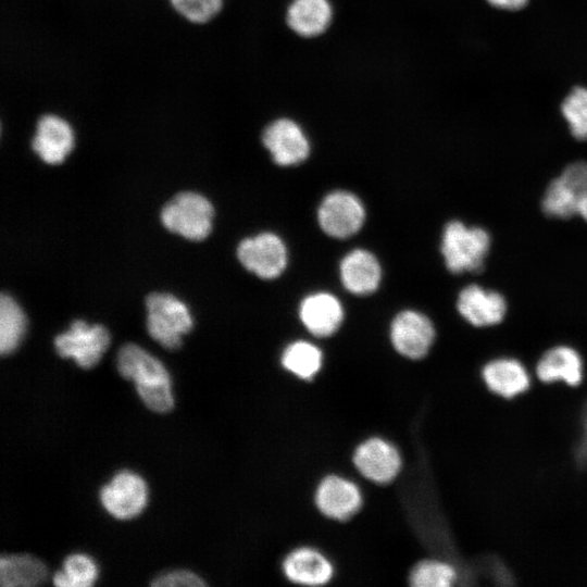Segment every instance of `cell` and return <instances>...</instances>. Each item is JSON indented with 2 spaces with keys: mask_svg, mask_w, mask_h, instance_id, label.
Wrapping results in <instances>:
<instances>
[{
  "mask_svg": "<svg viewBox=\"0 0 587 587\" xmlns=\"http://www.w3.org/2000/svg\"><path fill=\"white\" fill-rule=\"evenodd\" d=\"M544 212L552 217L567 218L575 214L587 221V163L570 164L553 179L542 199Z\"/></svg>",
  "mask_w": 587,
  "mask_h": 587,
  "instance_id": "cell-5",
  "label": "cell"
},
{
  "mask_svg": "<svg viewBox=\"0 0 587 587\" xmlns=\"http://www.w3.org/2000/svg\"><path fill=\"white\" fill-rule=\"evenodd\" d=\"M284 572L288 579L303 585H323L333 574L328 560L311 548L292 551L284 561Z\"/></svg>",
  "mask_w": 587,
  "mask_h": 587,
  "instance_id": "cell-21",
  "label": "cell"
},
{
  "mask_svg": "<svg viewBox=\"0 0 587 587\" xmlns=\"http://www.w3.org/2000/svg\"><path fill=\"white\" fill-rule=\"evenodd\" d=\"M491 5L502 10H519L522 9L528 0H487Z\"/></svg>",
  "mask_w": 587,
  "mask_h": 587,
  "instance_id": "cell-30",
  "label": "cell"
},
{
  "mask_svg": "<svg viewBox=\"0 0 587 587\" xmlns=\"http://www.w3.org/2000/svg\"><path fill=\"white\" fill-rule=\"evenodd\" d=\"M365 220V210L360 199L345 190L327 195L317 210L322 230L334 238H347L360 230Z\"/></svg>",
  "mask_w": 587,
  "mask_h": 587,
  "instance_id": "cell-7",
  "label": "cell"
},
{
  "mask_svg": "<svg viewBox=\"0 0 587 587\" xmlns=\"http://www.w3.org/2000/svg\"><path fill=\"white\" fill-rule=\"evenodd\" d=\"M390 338L400 354L410 359H421L433 345L435 329L427 316L413 310H405L394 319Z\"/></svg>",
  "mask_w": 587,
  "mask_h": 587,
  "instance_id": "cell-11",
  "label": "cell"
},
{
  "mask_svg": "<svg viewBox=\"0 0 587 587\" xmlns=\"http://www.w3.org/2000/svg\"><path fill=\"white\" fill-rule=\"evenodd\" d=\"M151 585L154 587H202L205 586V583L190 571L178 570L167 572L155 577Z\"/></svg>",
  "mask_w": 587,
  "mask_h": 587,
  "instance_id": "cell-29",
  "label": "cell"
},
{
  "mask_svg": "<svg viewBox=\"0 0 587 587\" xmlns=\"http://www.w3.org/2000/svg\"><path fill=\"white\" fill-rule=\"evenodd\" d=\"M382 278L380 265L374 254L355 249L345 255L340 263V279L345 288L354 295L374 292Z\"/></svg>",
  "mask_w": 587,
  "mask_h": 587,
  "instance_id": "cell-18",
  "label": "cell"
},
{
  "mask_svg": "<svg viewBox=\"0 0 587 587\" xmlns=\"http://www.w3.org/2000/svg\"><path fill=\"white\" fill-rule=\"evenodd\" d=\"M120 374L135 383L143 403L152 411L164 413L173 408L170 375L152 354L135 344L124 345L116 359Z\"/></svg>",
  "mask_w": 587,
  "mask_h": 587,
  "instance_id": "cell-1",
  "label": "cell"
},
{
  "mask_svg": "<svg viewBox=\"0 0 587 587\" xmlns=\"http://www.w3.org/2000/svg\"><path fill=\"white\" fill-rule=\"evenodd\" d=\"M145 480L134 472L121 471L100 490L103 508L118 520L137 516L147 504Z\"/></svg>",
  "mask_w": 587,
  "mask_h": 587,
  "instance_id": "cell-10",
  "label": "cell"
},
{
  "mask_svg": "<svg viewBox=\"0 0 587 587\" xmlns=\"http://www.w3.org/2000/svg\"><path fill=\"white\" fill-rule=\"evenodd\" d=\"M32 147L43 162L62 163L74 147L73 128L63 117L45 114L37 122Z\"/></svg>",
  "mask_w": 587,
  "mask_h": 587,
  "instance_id": "cell-12",
  "label": "cell"
},
{
  "mask_svg": "<svg viewBox=\"0 0 587 587\" xmlns=\"http://www.w3.org/2000/svg\"><path fill=\"white\" fill-rule=\"evenodd\" d=\"M561 112L572 135L587 140V88H574L563 100Z\"/></svg>",
  "mask_w": 587,
  "mask_h": 587,
  "instance_id": "cell-26",
  "label": "cell"
},
{
  "mask_svg": "<svg viewBox=\"0 0 587 587\" xmlns=\"http://www.w3.org/2000/svg\"><path fill=\"white\" fill-rule=\"evenodd\" d=\"M482 375L486 386L503 398H513L529 387L526 369L513 359L502 358L487 363Z\"/></svg>",
  "mask_w": 587,
  "mask_h": 587,
  "instance_id": "cell-20",
  "label": "cell"
},
{
  "mask_svg": "<svg viewBox=\"0 0 587 587\" xmlns=\"http://www.w3.org/2000/svg\"><path fill=\"white\" fill-rule=\"evenodd\" d=\"M213 215V207L204 196L184 191L175 195L163 207L160 217L168 230L199 241L210 234Z\"/></svg>",
  "mask_w": 587,
  "mask_h": 587,
  "instance_id": "cell-4",
  "label": "cell"
},
{
  "mask_svg": "<svg viewBox=\"0 0 587 587\" xmlns=\"http://www.w3.org/2000/svg\"><path fill=\"white\" fill-rule=\"evenodd\" d=\"M170 2L184 18L197 24L214 18L224 5V0H170Z\"/></svg>",
  "mask_w": 587,
  "mask_h": 587,
  "instance_id": "cell-28",
  "label": "cell"
},
{
  "mask_svg": "<svg viewBox=\"0 0 587 587\" xmlns=\"http://www.w3.org/2000/svg\"><path fill=\"white\" fill-rule=\"evenodd\" d=\"M47 569L29 554L2 555L0 559V584L2 587H29L43 583Z\"/></svg>",
  "mask_w": 587,
  "mask_h": 587,
  "instance_id": "cell-22",
  "label": "cell"
},
{
  "mask_svg": "<svg viewBox=\"0 0 587 587\" xmlns=\"http://www.w3.org/2000/svg\"><path fill=\"white\" fill-rule=\"evenodd\" d=\"M26 329V317L15 300L2 294L0 298V352L12 353L21 342Z\"/></svg>",
  "mask_w": 587,
  "mask_h": 587,
  "instance_id": "cell-23",
  "label": "cell"
},
{
  "mask_svg": "<svg viewBox=\"0 0 587 587\" xmlns=\"http://www.w3.org/2000/svg\"><path fill=\"white\" fill-rule=\"evenodd\" d=\"M490 246L487 232L467 227L462 222H449L442 233L441 253L452 273L479 272Z\"/></svg>",
  "mask_w": 587,
  "mask_h": 587,
  "instance_id": "cell-2",
  "label": "cell"
},
{
  "mask_svg": "<svg viewBox=\"0 0 587 587\" xmlns=\"http://www.w3.org/2000/svg\"><path fill=\"white\" fill-rule=\"evenodd\" d=\"M315 501L324 515L342 521L360 509L362 499L359 488L352 482L332 475L321 482Z\"/></svg>",
  "mask_w": 587,
  "mask_h": 587,
  "instance_id": "cell-15",
  "label": "cell"
},
{
  "mask_svg": "<svg viewBox=\"0 0 587 587\" xmlns=\"http://www.w3.org/2000/svg\"><path fill=\"white\" fill-rule=\"evenodd\" d=\"M334 17L329 0H291L286 11V24L289 29L302 38H315L323 35Z\"/></svg>",
  "mask_w": 587,
  "mask_h": 587,
  "instance_id": "cell-16",
  "label": "cell"
},
{
  "mask_svg": "<svg viewBox=\"0 0 587 587\" xmlns=\"http://www.w3.org/2000/svg\"><path fill=\"white\" fill-rule=\"evenodd\" d=\"M457 309L472 325L489 326L503 320L507 303L500 294L470 285L459 294Z\"/></svg>",
  "mask_w": 587,
  "mask_h": 587,
  "instance_id": "cell-14",
  "label": "cell"
},
{
  "mask_svg": "<svg viewBox=\"0 0 587 587\" xmlns=\"http://www.w3.org/2000/svg\"><path fill=\"white\" fill-rule=\"evenodd\" d=\"M536 373L545 383L563 382L576 386L583 378V361L573 348L554 347L541 357Z\"/></svg>",
  "mask_w": 587,
  "mask_h": 587,
  "instance_id": "cell-19",
  "label": "cell"
},
{
  "mask_svg": "<svg viewBox=\"0 0 587 587\" xmlns=\"http://www.w3.org/2000/svg\"><path fill=\"white\" fill-rule=\"evenodd\" d=\"M146 308L150 336L164 348H178L183 335L192 328L186 304L171 294L152 292L146 299Z\"/></svg>",
  "mask_w": 587,
  "mask_h": 587,
  "instance_id": "cell-3",
  "label": "cell"
},
{
  "mask_svg": "<svg viewBox=\"0 0 587 587\" xmlns=\"http://www.w3.org/2000/svg\"><path fill=\"white\" fill-rule=\"evenodd\" d=\"M299 316L311 334L326 337L339 328L344 311L336 297L327 292H316L302 300Z\"/></svg>",
  "mask_w": 587,
  "mask_h": 587,
  "instance_id": "cell-17",
  "label": "cell"
},
{
  "mask_svg": "<svg viewBox=\"0 0 587 587\" xmlns=\"http://www.w3.org/2000/svg\"><path fill=\"white\" fill-rule=\"evenodd\" d=\"M262 142L280 166L297 165L310 154V141L302 127L288 117L276 118L262 133Z\"/></svg>",
  "mask_w": 587,
  "mask_h": 587,
  "instance_id": "cell-9",
  "label": "cell"
},
{
  "mask_svg": "<svg viewBox=\"0 0 587 587\" xmlns=\"http://www.w3.org/2000/svg\"><path fill=\"white\" fill-rule=\"evenodd\" d=\"M454 579V569L441 561H423L410 575V583L415 587H448Z\"/></svg>",
  "mask_w": 587,
  "mask_h": 587,
  "instance_id": "cell-27",
  "label": "cell"
},
{
  "mask_svg": "<svg viewBox=\"0 0 587 587\" xmlns=\"http://www.w3.org/2000/svg\"><path fill=\"white\" fill-rule=\"evenodd\" d=\"M110 345V334L102 325L72 322L68 330L58 335L54 347L62 358H73L83 369L95 366Z\"/></svg>",
  "mask_w": 587,
  "mask_h": 587,
  "instance_id": "cell-6",
  "label": "cell"
},
{
  "mask_svg": "<svg viewBox=\"0 0 587 587\" xmlns=\"http://www.w3.org/2000/svg\"><path fill=\"white\" fill-rule=\"evenodd\" d=\"M97 566L86 554H70L63 563V570L53 576L59 587H90L97 579Z\"/></svg>",
  "mask_w": 587,
  "mask_h": 587,
  "instance_id": "cell-25",
  "label": "cell"
},
{
  "mask_svg": "<svg viewBox=\"0 0 587 587\" xmlns=\"http://www.w3.org/2000/svg\"><path fill=\"white\" fill-rule=\"evenodd\" d=\"M353 461L364 477L378 484L391 482L401 467V459L396 448L379 438H372L360 445Z\"/></svg>",
  "mask_w": 587,
  "mask_h": 587,
  "instance_id": "cell-13",
  "label": "cell"
},
{
  "mask_svg": "<svg viewBox=\"0 0 587 587\" xmlns=\"http://www.w3.org/2000/svg\"><path fill=\"white\" fill-rule=\"evenodd\" d=\"M237 258L246 270L263 279L278 277L287 265L285 243L273 233L243 239L237 247Z\"/></svg>",
  "mask_w": 587,
  "mask_h": 587,
  "instance_id": "cell-8",
  "label": "cell"
},
{
  "mask_svg": "<svg viewBox=\"0 0 587 587\" xmlns=\"http://www.w3.org/2000/svg\"><path fill=\"white\" fill-rule=\"evenodd\" d=\"M283 366L292 374L303 378H312L321 369L322 352L308 341L290 344L282 355Z\"/></svg>",
  "mask_w": 587,
  "mask_h": 587,
  "instance_id": "cell-24",
  "label": "cell"
}]
</instances>
